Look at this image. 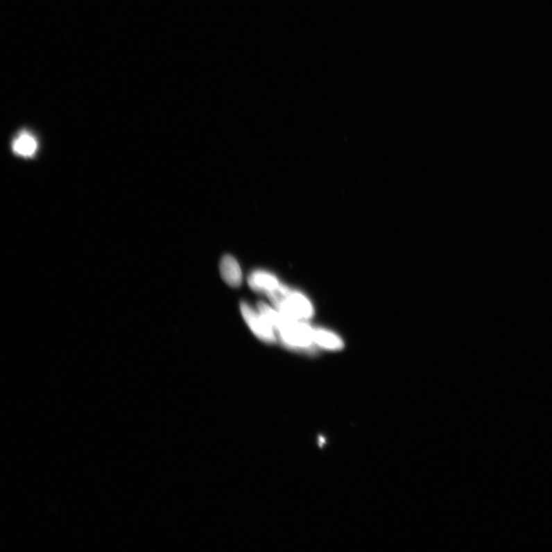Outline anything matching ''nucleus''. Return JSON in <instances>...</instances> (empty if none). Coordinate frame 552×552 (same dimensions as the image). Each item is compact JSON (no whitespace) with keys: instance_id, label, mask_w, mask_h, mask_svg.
I'll return each mask as SVG.
<instances>
[{"instance_id":"obj_1","label":"nucleus","mask_w":552,"mask_h":552,"mask_svg":"<svg viewBox=\"0 0 552 552\" xmlns=\"http://www.w3.org/2000/svg\"><path fill=\"white\" fill-rule=\"evenodd\" d=\"M258 310L277 331L282 343L290 350L308 351L314 344L313 328L306 323L282 315L264 302L258 304Z\"/></svg>"},{"instance_id":"obj_2","label":"nucleus","mask_w":552,"mask_h":552,"mask_svg":"<svg viewBox=\"0 0 552 552\" xmlns=\"http://www.w3.org/2000/svg\"><path fill=\"white\" fill-rule=\"evenodd\" d=\"M267 296L276 310L288 318L303 321L313 316V307L307 297L284 285L281 284L275 291Z\"/></svg>"},{"instance_id":"obj_3","label":"nucleus","mask_w":552,"mask_h":552,"mask_svg":"<svg viewBox=\"0 0 552 552\" xmlns=\"http://www.w3.org/2000/svg\"><path fill=\"white\" fill-rule=\"evenodd\" d=\"M243 317L255 336L268 344H273L276 341L275 329L267 319L246 302L241 304Z\"/></svg>"},{"instance_id":"obj_4","label":"nucleus","mask_w":552,"mask_h":552,"mask_svg":"<svg viewBox=\"0 0 552 552\" xmlns=\"http://www.w3.org/2000/svg\"><path fill=\"white\" fill-rule=\"evenodd\" d=\"M248 283L254 291L266 295L271 294L281 286L275 276L270 273L259 270L250 275Z\"/></svg>"},{"instance_id":"obj_5","label":"nucleus","mask_w":552,"mask_h":552,"mask_svg":"<svg viewBox=\"0 0 552 552\" xmlns=\"http://www.w3.org/2000/svg\"><path fill=\"white\" fill-rule=\"evenodd\" d=\"M221 273L223 280L230 286L237 288L242 284L241 268L234 257L230 255L223 257L221 263Z\"/></svg>"},{"instance_id":"obj_6","label":"nucleus","mask_w":552,"mask_h":552,"mask_svg":"<svg viewBox=\"0 0 552 552\" xmlns=\"http://www.w3.org/2000/svg\"><path fill=\"white\" fill-rule=\"evenodd\" d=\"M38 143L35 137L27 132H21L12 142L14 153L20 157H32L36 154Z\"/></svg>"},{"instance_id":"obj_7","label":"nucleus","mask_w":552,"mask_h":552,"mask_svg":"<svg viewBox=\"0 0 552 552\" xmlns=\"http://www.w3.org/2000/svg\"><path fill=\"white\" fill-rule=\"evenodd\" d=\"M314 344L328 350H338L343 347V343L334 334L325 330L313 329Z\"/></svg>"}]
</instances>
